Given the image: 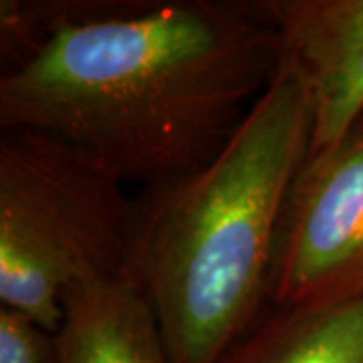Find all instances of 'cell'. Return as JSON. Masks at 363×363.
Listing matches in <instances>:
<instances>
[{"instance_id": "cell-7", "label": "cell", "mask_w": 363, "mask_h": 363, "mask_svg": "<svg viewBox=\"0 0 363 363\" xmlns=\"http://www.w3.org/2000/svg\"><path fill=\"white\" fill-rule=\"evenodd\" d=\"M218 363H363V295L271 307Z\"/></svg>"}, {"instance_id": "cell-1", "label": "cell", "mask_w": 363, "mask_h": 363, "mask_svg": "<svg viewBox=\"0 0 363 363\" xmlns=\"http://www.w3.org/2000/svg\"><path fill=\"white\" fill-rule=\"evenodd\" d=\"M0 128L156 190L220 152L283 61L269 2L0 4Z\"/></svg>"}, {"instance_id": "cell-8", "label": "cell", "mask_w": 363, "mask_h": 363, "mask_svg": "<svg viewBox=\"0 0 363 363\" xmlns=\"http://www.w3.org/2000/svg\"><path fill=\"white\" fill-rule=\"evenodd\" d=\"M0 363H61L59 333L26 313L0 307Z\"/></svg>"}, {"instance_id": "cell-4", "label": "cell", "mask_w": 363, "mask_h": 363, "mask_svg": "<svg viewBox=\"0 0 363 363\" xmlns=\"http://www.w3.org/2000/svg\"><path fill=\"white\" fill-rule=\"evenodd\" d=\"M363 295V117L311 152L286 198L272 269L271 307Z\"/></svg>"}, {"instance_id": "cell-3", "label": "cell", "mask_w": 363, "mask_h": 363, "mask_svg": "<svg viewBox=\"0 0 363 363\" xmlns=\"http://www.w3.org/2000/svg\"><path fill=\"white\" fill-rule=\"evenodd\" d=\"M140 200L97 162L30 130L0 135V303L59 331L67 289L130 279Z\"/></svg>"}, {"instance_id": "cell-5", "label": "cell", "mask_w": 363, "mask_h": 363, "mask_svg": "<svg viewBox=\"0 0 363 363\" xmlns=\"http://www.w3.org/2000/svg\"><path fill=\"white\" fill-rule=\"evenodd\" d=\"M283 49L307 81L311 152L339 142L363 117V0H267Z\"/></svg>"}, {"instance_id": "cell-2", "label": "cell", "mask_w": 363, "mask_h": 363, "mask_svg": "<svg viewBox=\"0 0 363 363\" xmlns=\"http://www.w3.org/2000/svg\"><path fill=\"white\" fill-rule=\"evenodd\" d=\"M311 135V93L285 52L206 166L138 196L130 279L154 311L169 363H218L269 313L286 198Z\"/></svg>"}, {"instance_id": "cell-6", "label": "cell", "mask_w": 363, "mask_h": 363, "mask_svg": "<svg viewBox=\"0 0 363 363\" xmlns=\"http://www.w3.org/2000/svg\"><path fill=\"white\" fill-rule=\"evenodd\" d=\"M61 363H169L154 311L128 277H87L67 289Z\"/></svg>"}]
</instances>
